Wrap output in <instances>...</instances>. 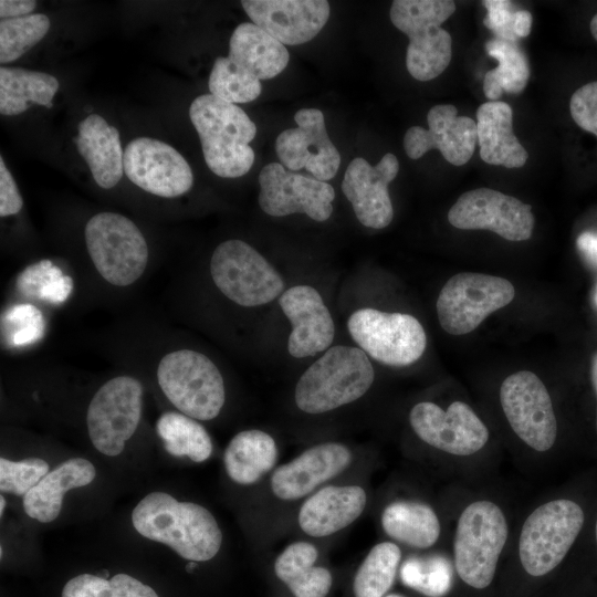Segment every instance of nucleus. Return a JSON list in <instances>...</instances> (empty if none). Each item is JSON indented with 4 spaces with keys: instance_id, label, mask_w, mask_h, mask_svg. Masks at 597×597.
<instances>
[{
    "instance_id": "nucleus-1",
    "label": "nucleus",
    "mask_w": 597,
    "mask_h": 597,
    "mask_svg": "<svg viewBox=\"0 0 597 597\" xmlns=\"http://www.w3.org/2000/svg\"><path fill=\"white\" fill-rule=\"evenodd\" d=\"M132 523L144 537L163 543L193 562L213 558L222 532L213 515L192 502H179L165 492H151L132 512Z\"/></svg>"
},
{
    "instance_id": "nucleus-2",
    "label": "nucleus",
    "mask_w": 597,
    "mask_h": 597,
    "mask_svg": "<svg viewBox=\"0 0 597 597\" xmlns=\"http://www.w3.org/2000/svg\"><path fill=\"white\" fill-rule=\"evenodd\" d=\"M189 117L198 133L205 161L213 174L238 178L251 169L254 151L250 143L256 135V126L241 107L208 93L191 102Z\"/></svg>"
},
{
    "instance_id": "nucleus-3",
    "label": "nucleus",
    "mask_w": 597,
    "mask_h": 597,
    "mask_svg": "<svg viewBox=\"0 0 597 597\" xmlns=\"http://www.w3.org/2000/svg\"><path fill=\"white\" fill-rule=\"evenodd\" d=\"M375 371L359 347H329L300 377L295 404L304 412L323 413L350 404L367 392Z\"/></svg>"
},
{
    "instance_id": "nucleus-4",
    "label": "nucleus",
    "mask_w": 597,
    "mask_h": 597,
    "mask_svg": "<svg viewBox=\"0 0 597 597\" xmlns=\"http://www.w3.org/2000/svg\"><path fill=\"white\" fill-rule=\"evenodd\" d=\"M455 11L451 0H395L392 24L409 38L406 67L421 82L439 76L450 64L452 39L441 24Z\"/></svg>"
},
{
    "instance_id": "nucleus-5",
    "label": "nucleus",
    "mask_w": 597,
    "mask_h": 597,
    "mask_svg": "<svg viewBox=\"0 0 597 597\" xmlns=\"http://www.w3.org/2000/svg\"><path fill=\"white\" fill-rule=\"evenodd\" d=\"M156 375L161 391L179 412L200 421L220 413L226 400L223 377L205 354L170 352L160 359Z\"/></svg>"
},
{
    "instance_id": "nucleus-6",
    "label": "nucleus",
    "mask_w": 597,
    "mask_h": 597,
    "mask_svg": "<svg viewBox=\"0 0 597 597\" xmlns=\"http://www.w3.org/2000/svg\"><path fill=\"white\" fill-rule=\"evenodd\" d=\"M509 535L503 511L491 501H475L461 513L454 535V566L469 586L483 589L493 580Z\"/></svg>"
},
{
    "instance_id": "nucleus-7",
    "label": "nucleus",
    "mask_w": 597,
    "mask_h": 597,
    "mask_svg": "<svg viewBox=\"0 0 597 597\" xmlns=\"http://www.w3.org/2000/svg\"><path fill=\"white\" fill-rule=\"evenodd\" d=\"M88 255L103 280L125 287L137 282L148 264V245L139 228L116 212H100L85 224Z\"/></svg>"
},
{
    "instance_id": "nucleus-8",
    "label": "nucleus",
    "mask_w": 597,
    "mask_h": 597,
    "mask_svg": "<svg viewBox=\"0 0 597 597\" xmlns=\"http://www.w3.org/2000/svg\"><path fill=\"white\" fill-rule=\"evenodd\" d=\"M584 524L582 507L572 500L558 499L535 509L524 522L519 541L524 570L544 576L561 564Z\"/></svg>"
},
{
    "instance_id": "nucleus-9",
    "label": "nucleus",
    "mask_w": 597,
    "mask_h": 597,
    "mask_svg": "<svg viewBox=\"0 0 597 597\" xmlns=\"http://www.w3.org/2000/svg\"><path fill=\"white\" fill-rule=\"evenodd\" d=\"M217 289L230 301L245 307L266 304L282 295L280 273L249 243L232 239L221 242L210 260Z\"/></svg>"
},
{
    "instance_id": "nucleus-10",
    "label": "nucleus",
    "mask_w": 597,
    "mask_h": 597,
    "mask_svg": "<svg viewBox=\"0 0 597 597\" xmlns=\"http://www.w3.org/2000/svg\"><path fill=\"white\" fill-rule=\"evenodd\" d=\"M514 295L513 284L504 277L476 272L457 273L439 293V323L451 335L469 334L491 313L511 303Z\"/></svg>"
},
{
    "instance_id": "nucleus-11",
    "label": "nucleus",
    "mask_w": 597,
    "mask_h": 597,
    "mask_svg": "<svg viewBox=\"0 0 597 597\" xmlns=\"http://www.w3.org/2000/svg\"><path fill=\"white\" fill-rule=\"evenodd\" d=\"M144 388L128 375L104 383L92 397L86 411L87 432L101 453L115 457L135 433L142 417Z\"/></svg>"
},
{
    "instance_id": "nucleus-12",
    "label": "nucleus",
    "mask_w": 597,
    "mask_h": 597,
    "mask_svg": "<svg viewBox=\"0 0 597 597\" xmlns=\"http://www.w3.org/2000/svg\"><path fill=\"white\" fill-rule=\"evenodd\" d=\"M347 328L360 349L388 366L413 364L427 346L422 325L405 313L360 308L348 317Z\"/></svg>"
},
{
    "instance_id": "nucleus-13",
    "label": "nucleus",
    "mask_w": 597,
    "mask_h": 597,
    "mask_svg": "<svg viewBox=\"0 0 597 597\" xmlns=\"http://www.w3.org/2000/svg\"><path fill=\"white\" fill-rule=\"evenodd\" d=\"M500 401L511 428L528 447L544 452L554 446L557 421L551 396L536 374L520 370L506 377Z\"/></svg>"
},
{
    "instance_id": "nucleus-14",
    "label": "nucleus",
    "mask_w": 597,
    "mask_h": 597,
    "mask_svg": "<svg viewBox=\"0 0 597 597\" xmlns=\"http://www.w3.org/2000/svg\"><path fill=\"white\" fill-rule=\"evenodd\" d=\"M451 226L461 230H490L509 241L532 237V207L491 188L463 192L448 212Z\"/></svg>"
},
{
    "instance_id": "nucleus-15",
    "label": "nucleus",
    "mask_w": 597,
    "mask_h": 597,
    "mask_svg": "<svg viewBox=\"0 0 597 597\" xmlns=\"http://www.w3.org/2000/svg\"><path fill=\"white\" fill-rule=\"evenodd\" d=\"M409 421L422 441L453 455H471L489 439L486 426L463 401L452 402L447 410L433 402H419L410 410Z\"/></svg>"
},
{
    "instance_id": "nucleus-16",
    "label": "nucleus",
    "mask_w": 597,
    "mask_h": 597,
    "mask_svg": "<svg viewBox=\"0 0 597 597\" xmlns=\"http://www.w3.org/2000/svg\"><path fill=\"white\" fill-rule=\"evenodd\" d=\"M260 208L269 216L305 213L315 221H326L332 212L334 188L326 181L286 171L279 163L268 164L259 174Z\"/></svg>"
},
{
    "instance_id": "nucleus-17",
    "label": "nucleus",
    "mask_w": 597,
    "mask_h": 597,
    "mask_svg": "<svg viewBox=\"0 0 597 597\" xmlns=\"http://www.w3.org/2000/svg\"><path fill=\"white\" fill-rule=\"evenodd\" d=\"M124 174L143 190L163 198L182 196L193 185L192 170L184 156L167 143L150 137L127 144Z\"/></svg>"
},
{
    "instance_id": "nucleus-18",
    "label": "nucleus",
    "mask_w": 597,
    "mask_h": 597,
    "mask_svg": "<svg viewBox=\"0 0 597 597\" xmlns=\"http://www.w3.org/2000/svg\"><path fill=\"white\" fill-rule=\"evenodd\" d=\"M294 119L297 127L283 130L275 140L281 164L292 171L305 168L321 181L335 177L341 155L327 135L323 113L317 108H302Z\"/></svg>"
},
{
    "instance_id": "nucleus-19",
    "label": "nucleus",
    "mask_w": 597,
    "mask_h": 597,
    "mask_svg": "<svg viewBox=\"0 0 597 597\" xmlns=\"http://www.w3.org/2000/svg\"><path fill=\"white\" fill-rule=\"evenodd\" d=\"M398 171V159L391 153L385 154L375 166L362 157L354 158L347 166L342 190L363 226L384 229L392 221L394 208L388 185Z\"/></svg>"
},
{
    "instance_id": "nucleus-20",
    "label": "nucleus",
    "mask_w": 597,
    "mask_h": 597,
    "mask_svg": "<svg viewBox=\"0 0 597 597\" xmlns=\"http://www.w3.org/2000/svg\"><path fill=\"white\" fill-rule=\"evenodd\" d=\"M428 129L410 127L404 137V148L411 159L422 157L430 149H438L443 158L454 165L467 164L478 142L476 123L468 116H458L451 104H438L427 115Z\"/></svg>"
},
{
    "instance_id": "nucleus-21",
    "label": "nucleus",
    "mask_w": 597,
    "mask_h": 597,
    "mask_svg": "<svg viewBox=\"0 0 597 597\" xmlns=\"http://www.w3.org/2000/svg\"><path fill=\"white\" fill-rule=\"evenodd\" d=\"M241 4L252 23L284 45L314 39L331 13L326 0H243Z\"/></svg>"
},
{
    "instance_id": "nucleus-22",
    "label": "nucleus",
    "mask_w": 597,
    "mask_h": 597,
    "mask_svg": "<svg viewBox=\"0 0 597 597\" xmlns=\"http://www.w3.org/2000/svg\"><path fill=\"white\" fill-rule=\"evenodd\" d=\"M279 303L292 324L287 341L291 356L303 358L327 350L335 326L317 290L310 285L292 286L282 293Z\"/></svg>"
},
{
    "instance_id": "nucleus-23",
    "label": "nucleus",
    "mask_w": 597,
    "mask_h": 597,
    "mask_svg": "<svg viewBox=\"0 0 597 597\" xmlns=\"http://www.w3.org/2000/svg\"><path fill=\"white\" fill-rule=\"evenodd\" d=\"M350 461V451L341 443L314 446L274 471L272 491L281 500L301 499L343 472Z\"/></svg>"
},
{
    "instance_id": "nucleus-24",
    "label": "nucleus",
    "mask_w": 597,
    "mask_h": 597,
    "mask_svg": "<svg viewBox=\"0 0 597 597\" xmlns=\"http://www.w3.org/2000/svg\"><path fill=\"white\" fill-rule=\"evenodd\" d=\"M366 501V492L358 485L323 488L302 505L300 527L310 536H328L353 523L363 513Z\"/></svg>"
},
{
    "instance_id": "nucleus-25",
    "label": "nucleus",
    "mask_w": 597,
    "mask_h": 597,
    "mask_svg": "<svg viewBox=\"0 0 597 597\" xmlns=\"http://www.w3.org/2000/svg\"><path fill=\"white\" fill-rule=\"evenodd\" d=\"M73 140L95 182L103 189L115 187L124 174V150L117 128L102 116L90 114L80 122Z\"/></svg>"
},
{
    "instance_id": "nucleus-26",
    "label": "nucleus",
    "mask_w": 597,
    "mask_h": 597,
    "mask_svg": "<svg viewBox=\"0 0 597 597\" xmlns=\"http://www.w3.org/2000/svg\"><path fill=\"white\" fill-rule=\"evenodd\" d=\"M476 136L481 159L505 168L523 167L528 153L513 133V111L504 102H486L476 109Z\"/></svg>"
},
{
    "instance_id": "nucleus-27",
    "label": "nucleus",
    "mask_w": 597,
    "mask_h": 597,
    "mask_svg": "<svg viewBox=\"0 0 597 597\" xmlns=\"http://www.w3.org/2000/svg\"><path fill=\"white\" fill-rule=\"evenodd\" d=\"M95 475V467L84 458L61 462L23 496L24 512L41 523L54 521L61 512L64 493L90 484Z\"/></svg>"
},
{
    "instance_id": "nucleus-28",
    "label": "nucleus",
    "mask_w": 597,
    "mask_h": 597,
    "mask_svg": "<svg viewBox=\"0 0 597 597\" xmlns=\"http://www.w3.org/2000/svg\"><path fill=\"white\" fill-rule=\"evenodd\" d=\"M228 57L260 81L275 77L290 61L284 44L252 22L233 30Z\"/></svg>"
},
{
    "instance_id": "nucleus-29",
    "label": "nucleus",
    "mask_w": 597,
    "mask_h": 597,
    "mask_svg": "<svg viewBox=\"0 0 597 597\" xmlns=\"http://www.w3.org/2000/svg\"><path fill=\"white\" fill-rule=\"evenodd\" d=\"M276 459L274 439L264 431L252 429L241 431L231 439L224 451L223 463L232 481L248 485L269 472Z\"/></svg>"
},
{
    "instance_id": "nucleus-30",
    "label": "nucleus",
    "mask_w": 597,
    "mask_h": 597,
    "mask_svg": "<svg viewBox=\"0 0 597 597\" xmlns=\"http://www.w3.org/2000/svg\"><path fill=\"white\" fill-rule=\"evenodd\" d=\"M316 547L307 542L289 545L276 558L274 570L295 597H325L332 586L328 569L314 566Z\"/></svg>"
},
{
    "instance_id": "nucleus-31",
    "label": "nucleus",
    "mask_w": 597,
    "mask_h": 597,
    "mask_svg": "<svg viewBox=\"0 0 597 597\" xmlns=\"http://www.w3.org/2000/svg\"><path fill=\"white\" fill-rule=\"evenodd\" d=\"M60 87L51 74L21 67H0V113L15 116L24 113L31 104L52 107Z\"/></svg>"
},
{
    "instance_id": "nucleus-32",
    "label": "nucleus",
    "mask_w": 597,
    "mask_h": 597,
    "mask_svg": "<svg viewBox=\"0 0 597 597\" xmlns=\"http://www.w3.org/2000/svg\"><path fill=\"white\" fill-rule=\"evenodd\" d=\"M381 525L391 538L411 547L428 548L440 535L436 512L418 502H394L383 512Z\"/></svg>"
},
{
    "instance_id": "nucleus-33",
    "label": "nucleus",
    "mask_w": 597,
    "mask_h": 597,
    "mask_svg": "<svg viewBox=\"0 0 597 597\" xmlns=\"http://www.w3.org/2000/svg\"><path fill=\"white\" fill-rule=\"evenodd\" d=\"M485 50L499 61V65L484 75L483 92L486 98L495 102L503 92L521 93L530 78V65L517 43L494 38L485 43Z\"/></svg>"
},
{
    "instance_id": "nucleus-34",
    "label": "nucleus",
    "mask_w": 597,
    "mask_h": 597,
    "mask_svg": "<svg viewBox=\"0 0 597 597\" xmlns=\"http://www.w3.org/2000/svg\"><path fill=\"white\" fill-rule=\"evenodd\" d=\"M156 432L165 450L174 457L203 462L211 455L212 442L205 427L181 412H164L156 421Z\"/></svg>"
},
{
    "instance_id": "nucleus-35",
    "label": "nucleus",
    "mask_w": 597,
    "mask_h": 597,
    "mask_svg": "<svg viewBox=\"0 0 597 597\" xmlns=\"http://www.w3.org/2000/svg\"><path fill=\"white\" fill-rule=\"evenodd\" d=\"M400 558L401 552L396 544L375 545L356 573L355 597H383L394 584Z\"/></svg>"
},
{
    "instance_id": "nucleus-36",
    "label": "nucleus",
    "mask_w": 597,
    "mask_h": 597,
    "mask_svg": "<svg viewBox=\"0 0 597 597\" xmlns=\"http://www.w3.org/2000/svg\"><path fill=\"white\" fill-rule=\"evenodd\" d=\"M18 290L52 304H61L71 295L74 283L70 275L50 260H42L25 268L17 280Z\"/></svg>"
},
{
    "instance_id": "nucleus-37",
    "label": "nucleus",
    "mask_w": 597,
    "mask_h": 597,
    "mask_svg": "<svg viewBox=\"0 0 597 597\" xmlns=\"http://www.w3.org/2000/svg\"><path fill=\"white\" fill-rule=\"evenodd\" d=\"M210 94L232 103H249L262 92L259 78L233 63L228 56L216 59L208 81Z\"/></svg>"
},
{
    "instance_id": "nucleus-38",
    "label": "nucleus",
    "mask_w": 597,
    "mask_h": 597,
    "mask_svg": "<svg viewBox=\"0 0 597 597\" xmlns=\"http://www.w3.org/2000/svg\"><path fill=\"white\" fill-rule=\"evenodd\" d=\"M62 597H158L148 585L127 574H116L111 579L81 574L63 587Z\"/></svg>"
},
{
    "instance_id": "nucleus-39",
    "label": "nucleus",
    "mask_w": 597,
    "mask_h": 597,
    "mask_svg": "<svg viewBox=\"0 0 597 597\" xmlns=\"http://www.w3.org/2000/svg\"><path fill=\"white\" fill-rule=\"evenodd\" d=\"M50 19L33 13L0 22V62L11 63L38 44L49 32Z\"/></svg>"
},
{
    "instance_id": "nucleus-40",
    "label": "nucleus",
    "mask_w": 597,
    "mask_h": 597,
    "mask_svg": "<svg viewBox=\"0 0 597 597\" xmlns=\"http://www.w3.org/2000/svg\"><path fill=\"white\" fill-rule=\"evenodd\" d=\"M402 583L428 597H442L452 584V568L442 556L410 557L400 568Z\"/></svg>"
},
{
    "instance_id": "nucleus-41",
    "label": "nucleus",
    "mask_w": 597,
    "mask_h": 597,
    "mask_svg": "<svg viewBox=\"0 0 597 597\" xmlns=\"http://www.w3.org/2000/svg\"><path fill=\"white\" fill-rule=\"evenodd\" d=\"M46 461L40 458H27L11 461L0 458V490L24 496L49 471Z\"/></svg>"
},
{
    "instance_id": "nucleus-42",
    "label": "nucleus",
    "mask_w": 597,
    "mask_h": 597,
    "mask_svg": "<svg viewBox=\"0 0 597 597\" xmlns=\"http://www.w3.org/2000/svg\"><path fill=\"white\" fill-rule=\"evenodd\" d=\"M7 339L13 346H25L39 341L44 332L41 311L31 304H18L3 316Z\"/></svg>"
},
{
    "instance_id": "nucleus-43",
    "label": "nucleus",
    "mask_w": 597,
    "mask_h": 597,
    "mask_svg": "<svg viewBox=\"0 0 597 597\" xmlns=\"http://www.w3.org/2000/svg\"><path fill=\"white\" fill-rule=\"evenodd\" d=\"M569 112L582 129L597 137V81L584 84L573 93Z\"/></svg>"
},
{
    "instance_id": "nucleus-44",
    "label": "nucleus",
    "mask_w": 597,
    "mask_h": 597,
    "mask_svg": "<svg viewBox=\"0 0 597 597\" xmlns=\"http://www.w3.org/2000/svg\"><path fill=\"white\" fill-rule=\"evenodd\" d=\"M482 4L488 10L484 25L500 39L516 42L519 38L513 32V13L509 10L511 2L506 0H485Z\"/></svg>"
},
{
    "instance_id": "nucleus-45",
    "label": "nucleus",
    "mask_w": 597,
    "mask_h": 597,
    "mask_svg": "<svg viewBox=\"0 0 597 597\" xmlns=\"http://www.w3.org/2000/svg\"><path fill=\"white\" fill-rule=\"evenodd\" d=\"M23 206L19 188L0 157V216L9 217L17 214Z\"/></svg>"
},
{
    "instance_id": "nucleus-46",
    "label": "nucleus",
    "mask_w": 597,
    "mask_h": 597,
    "mask_svg": "<svg viewBox=\"0 0 597 597\" xmlns=\"http://www.w3.org/2000/svg\"><path fill=\"white\" fill-rule=\"evenodd\" d=\"M35 7L34 0H1L0 17L1 20L25 17L31 14Z\"/></svg>"
},
{
    "instance_id": "nucleus-47",
    "label": "nucleus",
    "mask_w": 597,
    "mask_h": 597,
    "mask_svg": "<svg viewBox=\"0 0 597 597\" xmlns=\"http://www.w3.org/2000/svg\"><path fill=\"white\" fill-rule=\"evenodd\" d=\"M577 248L585 258L597 265V234L593 232H584L577 238Z\"/></svg>"
},
{
    "instance_id": "nucleus-48",
    "label": "nucleus",
    "mask_w": 597,
    "mask_h": 597,
    "mask_svg": "<svg viewBox=\"0 0 597 597\" xmlns=\"http://www.w3.org/2000/svg\"><path fill=\"white\" fill-rule=\"evenodd\" d=\"M532 15L526 10L513 13V32L516 38H525L531 33Z\"/></svg>"
},
{
    "instance_id": "nucleus-49",
    "label": "nucleus",
    "mask_w": 597,
    "mask_h": 597,
    "mask_svg": "<svg viewBox=\"0 0 597 597\" xmlns=\"http://www.w3.org/2000/svg\"><path fill=\"white\" fill-rule=\"evenodd\" d=\"M590 377H591V383H593L594 390L597 397V353L594 355L591 359ZM596 426H597V421H596Z\"/></svg>"
},
{
    "instance_id": "nucleus-50",
    "label": "nucleus",
    "mask_w": 597,
    "mask_h": 597,
    "mask_svg": "<svg viewBox=\"0 0 597 597\" xmlns=\"http://www.w3.org/2000/svg\"><path fill=\"white\" fill-rule=\"evenodd\" d=\"M590 32H591V35L597 41V13L590 20Z\"/></svg>"
},
{
    "instance_id": "nucleus-51",
    "label": "nucleus",
    "mask_w": 597,
    "mask_h": 597,
    "mask_svg": "<svg viewBox=\"0 0 597 597\" xmlns=\"http://www.w3.org/2000/svg\"><path fill=\"white\" fill-rule=\"evenodd\" d=\"M4 507H6V500H4L3 495H1L0 496V515L3 514Z\"/></svg>"
},
{
    "instance_id": "nucleus-52",
    "label": "nucleus",
    "mask_w": 597,
    "mask_h": 597,
    "mask_svg": "<svg viewBox=\"0 0 597 597\" xmlns=\"http://www.w3.org/2000/svg\"><path fill=\"white\" fill-rule=\"evenodd\" d=\"M386 597H401V596L391 594V595H388Z\"/></svg>"
},
{
    "instance_id": "nucleus-53",
    "label": "nucleus",
    "mask_w": 597,
    "mask_h": 597,
    "mask_svg": "<svg viewBox=\"0 0 597 597\" xmlns=\"http://www.w3.org/2000/svg\"><path fill=\"white\" fill-rule=\"evenodd\" d=\"M595 534H596V542H597V522H596V531H595Z\"/></svg>"
},
{
    "instance_id": "nucleus-54",
    "label": "nucleus",
    "mask_w": 597,
    "mask_h": 597,
    "mask_svg": "<svg viewBox=\"0 0 597 597\" xmlns=\"http://www.w3.org/2000/svg\"><path fill=\"white\" fill-rule=\"evenodd\" d=\"M595 302L597 304V291H596V294H595Z\"/></svg>"
}]
</instances>
